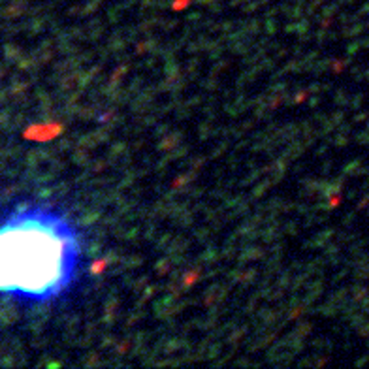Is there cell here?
I'll list each match as a JSON object with an SVG mask.
<instances>
[{
	"mask_svg": "<svg viewBox=\"0 0 369 369\" xmlns=\"http://www.w3.org/2000/svg\"><path fill=\"white\" fill-rule=\"evenodd\" d=\"M70 228L49 217H21L0 232V288L46 298L68 286L75 266Z\"/></svg>",
	"mask_w": 369,
	"mask_h": 369,
	"instance_id": "6da1fadb",
	"label": "cell"
}]
</instances>
